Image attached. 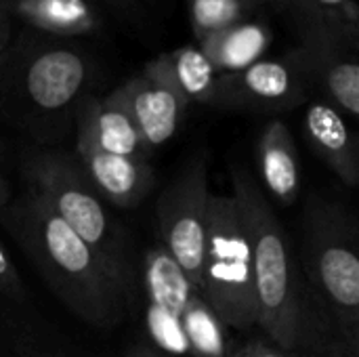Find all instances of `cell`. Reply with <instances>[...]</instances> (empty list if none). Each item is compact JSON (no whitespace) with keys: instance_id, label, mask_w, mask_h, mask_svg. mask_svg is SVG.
Returning a JSON list of instances; mask_svg holds the SVG:
<instances>
[{"instance_id":"obj_1","label":"cell","mask_w":359,"mask_h":357,"mask_svg":"<svg viewBox=\"0 0 359 357\" xmlns=\"http://www.w3.org/2000/svg\"><path fill=\"white\" fill-rule=\"evenodd\" d=\"M2 217L15 242L72 314L97 328L122 320L130 274L86 244L27 189Z\"/></svg>"},{"instance_id":"obj_2","label":"cell","mask_w":359,"mask_h":357,"mask_svg":"<svg viewBox=\"0 0 359 357\" xmlns=\"http://www.w3.org/2000/svg\"><path fill=\"white\" fill-rule=\"evenodd\" d=\"M231 187L250 246L257 326L273 345L294 351L305 337V305L288 236L246 168H231Z\"/></svg>"},{"instance_id":"obj_3","label":"cell","mask_w":359,"mask_h":357,"mask_svg":"<svg viewBox=\"0 0 359 357\" xmlns=\"http://www.w3.org/2000/svg\"><path fill=\"white\" fill-rule=\"evenodd\" d=\"M97 61L80 40L15 29L0 53V99L17 116L61 122L90 97Z\"/></svg>"},{"instance_id":"obj_4","label":"cell","mask_w":359,"mask_h":357,"mask_svg":"<svg viewBox=\"0 0 359 357\" xmlns=\"http://www.w3.org/2000/svg\"><path fill=\"white\" fill-rule=\"evenodd\" d=\"M305 265L343 345L359 351L358 221L341 204L313 198L305 213Z\"/></svg>"},{"instance_id":"obj_5","label":"cell","mask_w":359,"mask_h":357,"mask_svg":"<svg viewBox=\"0 0 359 357\" xmlns=\"http://www.w3.org/2000/svg\"><path fill=\"white\" fill-rule=\"evenodd\" d=\"M299 40L294 53L313 88L349 120L359 118V29L313 0H269Z\"/></svg>"},{"instance_id":"obj_6","label":"cell","mask_w":359,"mask_h":357,"mask_svg":"<svg viewBox=\"0 0 359 357\" xmlns=\"http://www.w3.org/2000/svg\"><path fill=\"white\" fill-rule=\"evenodd\" d=\"M21 175L32 191L57 219L86 244L128 271L124 242L107 210L84 177L76 154L61 149H29L21 160Z\"/></svg>"},{"instance_id":"obj_7","label":"cell","mask_w":359,"mask_h":357,"mask_svg":"<svg viewBox=\"0 0 359 357\" xmlns=\"http://www.w3.org/2000/svg\"><path fill=\"white\" fill-rule=\"evenodd\" d=\"M198 290L227 328L257 326V299L248 238L233 196L210 198Z\"/></svg>"},{"instance_id":"obj_8","label":"cell","mask_w":359,"mask_h":357,"mask_svg":"<svg viewBox=\"0 0 359 357\" xmlns=\"http://www.w3.org/2000/svg\"><path fill=\"white\" fill-rule=\"evenodd\" d=\"M210 181L204 156L189 160L177 179L164 189L156 206L158 234L164 250L185 271L198 288L202 250L208 231L210 213Z\"/></svg>"},{"instance_id":"obj_9","label":"cell","mask_w":359,"mask_h":357,"mask_svg":"<svg viewBox=\"0 0 359 357\" xmlns=\"http://www.w3.org/2000/svg\"><path fill=\"white\" fill-rule=\"evenodd\" d=\"M311 88V76L292 48L282 57H263L236 74H221L212 107L282 114L307 103Z\"/></svg>"},{"instance_id":"obj_10","label":"cell","mask_w":359,"mask_h":357,"mask_svg":"<svg viewBox=\"0 0 359 357\" xmlns=\"http://www.w3.org/2000/svg\"><path fill=\"white\" fill-rule=\"evenodd\" d=\"M141 282L149 345L166 357H189L183 337V309L196 286L160 242L143 257Z\"/></svg>"},{"instance_id":"obj_11","label":"cell","mask_w":359,"mask_h":357,"mask_svg":"<svg viewBox=\"0 0 359 357\" xmlns=\"http://www.w3.org/2000/svg\"><path fill=\"white\" fill-rule=\"evenodd\" d=\"M118 88L151 154L179 133L189 103L151 61Z\"/></svg>"},{"instance_id":"obj_12","label":"cell","mask_w":359,"mask_h":357,"mask_svg":"<svg viewBox=\"0 0 359 357\" xmlns=\"http://www.w3.org/2000/svg\"><path fill=\"white\" fill-rule=\"evenodd\" d=\"M15 29L59 40L95 38L107 27V11L99 0H0Z\"/></svg>"},{"instance_id":"obj_13","label":"cell","mask_w":359,"mask_h":357,"mask_svg":"<svg viewBox=\"0 0 359 357\" xmlns=\"http://www.w3.org/2000/svg\"><path fill=\"white\" fill-rule=\"evenodd\" d=\"M78 164L97 196L116 208H135L154 189L156 175L149 160L107 154L86 141L76 139Z\"/></svg>"},{"instance_id":"obj_14","label":"cell","mask_w":359,"mask_h":357,"mask_svg":"<svg viewBox=\"0 0 359 357\" xmlns=\"http://www.w3.org/2000/svg\"><path fill=\"white\" fill-rule=\"evenodd\" d=\"M76 139L116 156L135 160H149L151 156L120 88L82 101L76 112Z\"/></svg>"},{"instance_id":"obj_15","label":"cell","mask_w":359,"mask_h":357,"mask_svg":"<svg viewBox=\"0 0 359 357\" xmlns=\"http://www.w3.org/2000/svg\"><path fill=\"white\" fill-rule=\"evenodd\" d=\"M303 133L313 154L349 187L359 183V145L351 122L326 99L309 101Z\"/></svg>"},{"instance_id":"obj_16","label":"cell","mask_w":359,"mask_h":357,"mask_svg":"<svg viewBox=\"0 0 359 357\" xmlns=\"http://www.w3.org/2000/svg\"><path fill=\"white\" fill-rule=\"evenodd\" d=\"M257 162L263 187L282 206L297 202L301 194V162L294 137L284 120H269L257 143Z\"/></svg>"},{"instance_id":"obj_17","label":"cell","mask_w":359,"mask_h":357,"mask_svg":"<svg viewBox=\"0 0 359 357\" xmlns=\"http://www.w3.org/2000/svg\"><path fill=\"white\" fill-rule=\"evenodd\" d=\"M271 42H273L271 23L261 13L231 27H225L219 34L196 44L202 46V50L206 53V57L210 59V63L219 74H236L261 61L269 50Z\"/></svg>"},{"instance_id":"obj_18","label":"cell","mask_w":359,"mask_h":357,"mask_svg":"<svg viewBox=\"0 0 359 357\" xmlns=\"http://www.w3.org/2000/svg\"><path fill=\"white\" fill-rule=\"evenodd\" d=\"M175 90L191 105L212 107L221 74L215 69L200 44H183L151 61Z\"/></svg>"},{"instance_id":"obj_19","label":"cell","mask_w":359,"mask_h":357,"mask_svg":"<svg viewBox=\"0 0 359 357\" xmlns=\"http://www.w3.org/2000/svg\"><path fill=\"white\" fill-rule=\"evenodd\" d=\"M183 337L189 357H229L236 347L229 328L198 288L183 309Z\"/></svg>"},{"instance_id":"obj_20","label":"cell","mask_w":359,"mask_h":357,"mask_svg":"<svg viewBox=\"0 0 359 357\" xmlns=\"http://www.w3.org/2000/svg\"><path fill=\"white\" fill-rule=\"evenodd\" d=\"M196 42L269 11V0H185Z\"/></svg>"},{"instance_id":"obj_21","label":"cell","mask_w":359,"mask_h":357,"mask_svg":"<svg viewBox=\"0 0 359 357\" xmlns=\"http://www.w3.org/2000/svg\"><path fill=\"white\" fill-rule=\"evenodd\" d=\"M0 297L17 303L25 299V286L2 240H0Z\"/></svg>"},{"instance_id":"obj_22","label":"cell","mask_w":359,"mask_h":357,"mask_svg":"<svg viewBox=\"0 0 359 357\" xmlns=\"http://www.w3.org/2000/svg\"><path fill=\"white\" fill-rule=\"evenodd\" d=\"M162 0H99V4L107 11L118 15L126 21L141 23L143 19L151 17Z\"/></svg>"},{"instance_id":"obj_23","label":"cell","mask_w":359,"mask_h":357,"mask_svg":"<svg viewBox=\"0 0 359 357\" xmlns=\"http://www.w3.org/2000/svg\"><path fill=\"white\" fill-rule=\"evenodd\" d=\"M229 357H294V351H284L269 339H250L248 343L233 347Z\"/></svg>"},{"instance_id":"obj_24","label":"cell","mask_w":359,"mask_h":357,"mask_svg":"<svg viewBox=\"0 0 359 357\" xmlns=\"http://www.w3.org/2000/svg\"><path fill=\"white\" fill-rule=\"evenodd\" d=\"M313 2L324 6L326 11L339 15L347 25L359 29V8L355 0H313Z\"/></svg>"},{"instance_id":"obj_25","label":"cell","mask_w":359,"mask_h":357,"mask_svg":"<svg viewBox=\"0 0 359 357\" xmlns=\"http://www.w3.org/2000/svg\"><path fill=\"white\" fill-rule=\"evenodd\" d=\"M13 34H15V25H13V21L4 15V11L0 8V53L8 46V42L13 40Z\"/></svg>"},{"instance_id":"obj_26","label":"cell","mask_w":359,"mask_h":357,"mask_svg":"<svg viewBox=\"0 0 359 357\" xmlns=\"http://www.w3.org/2000/svg\"><path fill=\"white\" fill-rule=\"evenodd\" d=\"M126 357H166L164 353L156 351L149 343H139V345H133L128 351H126Z\"/></svg>"},{"instance_id":"obj_27","label":"cell","mask_w":359,"mask_h":357,"mask_svg":"<svg viewBox=\"0 0 359 357\" xmlns=\"http://www.w3.org/2000/svg\"><path fill=\"white\" fill-rule=\"evenodd\" d=\"M8 198H11V189H8V183L0 177V219L8 206Z\"/></svg>"},{"instance_id":"obj_28","label":"cell","mask_w":359,"mask_h":357,"mask_svg":"<svg viewBox=\"0 0 359 357\" xmlns=\"http://www.w3.org/2000/svg\"><path fill=\"white\" fill-rule=\"evenodd\" d=\"M339 357H358V356H353V353H347V356H343V353H341Z\"/></svg>"}]
</instances>
